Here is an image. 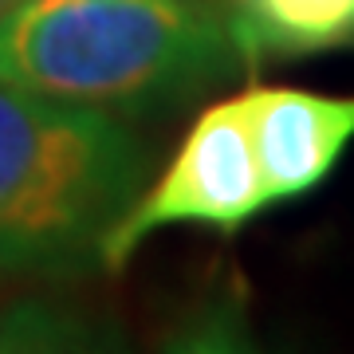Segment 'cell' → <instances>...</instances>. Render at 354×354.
<instances>
[{
    "label": "cell",
    "instance_id": "cell-3",
    "mask_svg": "<svg viewBox=\"0 0 354 354\" xmlns=\"http://www.w3.org/2000/svg\"><path fill=\"white\" fill-rule=\"evenodd\" d=\"M264 177L248 134L244 99H221L205 106L177 142L162 177L130 201L118 225L99 248L102 272H122L142 244L165 228H213L221 236H236L248 221L268 213Z\"/></svg>",
    "mask_w": 354,
    "mask_h": 354
},
{
    "label": "cell",
    "instance_id": "cell-1",
    "mask_svg": "<svg viewBox=\"0 0 354 354\" xmlns=\"http://www.w3.org/2000/svg\"><path fill=\"white\" fill-rule=\"evenodd\" d=\"M241 64L213 0H16L0 20V83L111 114L174 106Z\"/></svg>",
    "mask_w": 354,
    "mask_h": 354
},
{
    "label": "cell",
    "instance_id": "cell-4",
    "mask_svg": "<svg viewBox=\"0 0 354 354\" xmlns=\"http://www.w3.org/2000/svg\"><path fill=\"white\" fill-rule=\"evenodd\" d=\"M241 99L272 209L327 185L354 146V95L256 83Z\"/></svg>",
    "mask_w": 354,
    "mask_h": 354
},
{
    "label": "cell",
    "instance_id": "cell-7",
    "mask_svg": "<svg viewBox=\"0 0 354 354\" xmlns=\"http://www.w3.org/2000/svg\"><path fill=\"white\" fill-rule=\"evenodd\" d=\"M213 4H228V0H213Z\"/></svg>",
    "mask_w": 354,
    "mask_h": 354
},
{
    "label": "cell",
    "instance_id": "cell-5",
    "mask_svg": "<svg viewBox=\"0 0 354 354\" xmlns=\"http://www.w3.org/2000/svg\"><path fill=\"white\" fill-rule=\"evenodd\" d=\"M225 12L244 64L315 55L354 39V0H228Z\"/></svg>",
    "mask_w": 354,
    "mask_h": 354
},
{
    "label": "cell",
    "instance_id": "cell-6",
    "mask_svg": "<svg viewBox=\"0 0 354 354\" xmlns=\"http://www.w3.org/2000/svg\"><path fill=\"white\" fill-rule=\"evenodd\" d=\"M12 4H16V0H0V20H4V16L12 12Z\"/></svg>",
    "mask_w": 354,
    "mask_h": 354
},
{
    "label": "cell",
    "instance_id": "cell-2",
    "mask_svg": "<svg viewBox=\"0 0 354 354\" xmlns=\"http://www.w3.org/2000/svg\"><path fill=\"white\" fill-rule=\"evenodd\" d=\"M146 185V153L111 111L0 83V276H71Z\"/></svg>",
    "mask_w": 354,
    "mask_h": 354
}]
</instances>
